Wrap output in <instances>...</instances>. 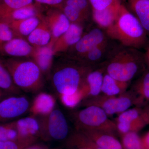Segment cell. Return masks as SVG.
I'll return each mask as SVG.
<instances>
[{"label": "cell", "instance_id": "cell-1", "mask_svg": "<svg viewBox=\"0 0 149 149\" xmlns=\"http://www.w3.org/2000/svg\"><path fill=\"white\" fill-rule=\"evenodd\" d=\"M146 63L145 55L139 49L117 43L105 62V72L122 82L130 83L141 72Z\"/></svg>", "mask_w": 149, "mask_h": 149}, {"label": "cell", "instance_id": "cell-2", "mask_svg": "<svg viewBox=\"0 0 149 149\" xmlns=\"http://www.w3.org/2000/svg\"><path fill=\"white\" fill-rule=\"evenodd\" d=\"M105 31L109 38L124 47L139 50L149 43V37L139 20L122 3L116 20Z\"/></svg>", "mask_w": 149, "mask_h": 149}, {"label": "cell", "instance_id": "cell-3", "mask_svg": "<svg viewBox=\"0 0 149 149\" xmlns=\"http://www.w3.org/2000/svg\"><path fill=\"white\" fill-rule=\"evenodd\" d=\"M95 68L65 56L51 74L54 90L59 97L75 93L81 88L88 73Z\"/></svg>", "mask_w": 149, "mask_h": 149}, {"label": "cell", "instance_id": "cell-4", "mask_svg": "<svg viewBox=\"0 0 149 149\" xmlns=\"http://www.w3.org/2000/svg\"><path fill=\"white\" fill-rule=\"evenodd\" d=\"M4 61L14 83L20 91L37 94L42 90L44 75L33 60L9 58Z\"/></svg>", "mask_w": 149, "mask_h": 149}, {"label": "cell", "instance_id": "cell-5", "mask_svg": "<svg viewBox=\"0 0 149 149\" xmlns=\"http://www.w3.org/2000/svg\"><path fill=\"white\" fill-rule=\"evenodd\" d=\"M73 114L76 130H92L114 135L117 132L116 122L110 120L105 112L95 106H88Z\"/></svg>", "mask_w": 149, "mask_h": 149}, {"label": "cell", "instance_id": "cell-6", "mask_svg": "<svg viewBox=\"0 0 149 149\" xmlns=\"http://www.w3.org/2000/svg\"><path fill=\"white\" fill-rule=\"evenodd\" d=\"M83 103L85 107L92 105L99 107L108 116H111L119 114L129 109L133 105H136V99L130 90L118 96H109L100 94L84 100Z\"/></svg>", "mask_w": 149, "mask_h": 149}, {"label": "cell", "instance_id": "cell-7", "mask_svg": "<svg viewBox=\"0 0 149 149\" xmlns=\"http://www.w3.org/2000/svg\"><path fill=\"white\" fill-rule=\"evenodd\" d=\"M39 118L40 136L56 141L66 139L69 134V126L66 117L58 109H55L51 113Z\"/></svg>", "mask_w": 149, "mask_h": 149}, {"label": "cell", "instance_id": "cell-8", "mask_svg": "<svg viewBox=\"0 0 149 149\" xmlns=\"http://www.w3.org/2000/svg\"><path fill=\"white\" fill-rule=\"evenodd\" d=\"M109 39L105 31L98 27L84 32L79 41L65 53L66 57L76 60Z\"/></svg>", "mask_w": 149, "mask_h": 149}, {"label": "cell", "instance_id": "cell-9", "mask_svg": "<svg viewBox=\"0 0 149 149\" xmlns=\"http://www.w3.org/2000/svg\"><path fill=\"white\" fill-rule=\"evenodd\" d=\"M31 103L26 97L10 95L0 101V124L18 119L29 111Z\"/></svg>", "mask_w": 149, "mask_h": 149}, {"label": "cell", "instance_id": "cell-10", "mask_svg": "<svg viewBox=\"0 0 149 149\" xmlns=\"http://www.w3.org/2000/svg\"><path fill=\"white\" fill-rule=\"evenodd\" d=\"M59 9L71 23L84 24L92 18V8L89 0H65Z\"/></svg>", "mask_w": 149, "mask_h": 149}, {"label": "cell", "instance_id": "cell-11", "mask_svg": "<svg viewBox=\"0 0 149 149\" xmlns=\"http://www.w3.org/2000/svg\"><path fill=\"white\" fill-rule=\"evenodd\" d=\"M43 18L47 24L52 34L49 45L53 47L59 37L67 31L71 22L59 8H50L44 12Z\"/></svg>", "mask_w": 149, "mask_h": 149}, {"label": "cell", "instance_id": "cell-12", "mask_svg": "<svg viewBox=\"0 0 149 149\" xmlns=\"http://www.w3.org/2000/svg\"><path fill=\"white\" fill-rule=\"evenodd\" d=\"M117 42L109 38L75 60L88 66L95 68L105 62Z\"/></svg>", "mask_w": 149, "mask_h": 149}, {"label": "cell", "instance_id": "cell-13", "mask_svg": "<svg viewBox=\"0 0 149 149\" xmlns=\"http://www.w3.org/2000/svg\"><path fill=\"white\" fill-rule=\"evenodd\" d=\"M34 48L25 39L16 37L6 42H0V55L18 58L31 57Z\"/></svg>", "mask_w": 149, "mask_h": 149}, {"label": "cell", "instance_id": "cell-14", "mask_svg": "<svg viewBox=\"0 0 149 149\" xmlns=\"http://www.w3.org/2000/svg\"><path fill=\"white\" fill-rule=\"evenodd\" d=\"M84 32V25L71 23L66 32L60 36L53 47L54 55L65 53L79 41Z\"/></svg>", "mask_w": 149, "mask_h": 149}, {"label": "cell", "instance_id": "cell-15", "mask_svg": "<svg viewBox=\"0 0 149 149\" xmlns=\"http://www.w3.org/2000/svg\"><path fill=\"white\" fill-rule=\"evenodd\" d=\"M105 72L104 65L103 63L88 73L80 88L84 95V100L95 97L101 93Z\"/></svg>", "mask_w": 149, "mask_h": 149}, {"label": "cell", "instance_id": "cell-16", "mask_svg": "<svg viewBox=\"0 0 149 149\" xmlns=\"http://www.w3.org/2000/svg\"><path fill=\"white\" fill-rule=\"evenodd\" d=\"M43 6L35 3L33 4L0 13V22L10 24L33 17L41 16L44 13Z\"/></svg>", "mask_w": 149, "mask_h": 149}, {"label": "cell", "instance_id": "cell-17", "mask_svg": "<svg viewBox=\"0 0 149 149\" xmlns=\"http://www.w3.org/2000/svg\"><path fill=\"white\" fill-rule=\"evenodd\" d=\"M56 105V99L52 95L41 91L31 103L29 111L33 116L44 117L51 113Z\"/></svg>", "mask_w": 149, "mask_h": 149}, {"label": "cell", "instance_id": "cell-18", "mask_svg": "<svg viewBox=\"0 0 149 149\" xmlns=\"http://www.w3.org/2000/svg\"><path fill=\"white\" fill-rule=\"evenodd\" d=\"M121 4L120 1L102 10H92V19L97 26L105 31L116 20Z\"/></svg>", "mask_w": 149, "mask_h": 149}, {"label": "cell", "instance_id": "cell-19", "mask_svg": "<svg viewBox=\"0 0 149 149\" xmlns=\"http://www.w3.org/2000/svg\"><path fill=\"white\" fill-rule=\"evenodd\" d=\"M84 134L104 149H123L122 144L114 135L97 130H76Z\"/></svg>", "mask_w": 149, "mask_h": 149}, {"label": "cell", "instance_id": "cell-20", "mask_svg": "<svg viewBox=\"0 0 149 149\" xmlns=\"http://www.w3.org/2000/svg\"><path fill=\"white\" fill-rule=\"evenodd\" d=\"M124 1V5L136 17L149 37V0Z\"/></svg>", "mask_w": 149, "mask_h": 149}, {"label": "cell", "instance_id": "cell-21", "mask_svg": "<svg viewBox=\"0 0 149 149\" xmlns=\"http://www.w3.org/2000/svg\"><path fill=\"white\" fill-rule=\"evenodd\" d=\"M54 54L53 47L48 45L34 48L31 57L39 67L44 75L50 73L52 68Z\"/></svg>", "mask_w": 149, "mask_h": 149}, {"label": "cell", "instance_id": "cell-22", "mask_svg": "<svg viewBox=\"0 0 149 149\" xmlns=\"http://www.w3.org/2000/svg\"><path fill=\"white\" fill-rule=\"evenodd\" d=\"M25 40L34 47H45L50 44L52 34L47 24L43 19V16L40 24Z\"/></svg>", "mask_w": 149, "mask_h": 149}, {"label": "cell", "instance_id": "cell-23", "mask_svg": "<svg viewBox=\"0 0 149 149\" xmlns=\"http://www.w3.org/2000/svg\"><path fill=\"white\" fill-rule=\"evenodd\" d=\"M41 16L33 17L11 22L8 24L17 37L26 39L38 26L42 20Z\"/></svg>", "mask_w": 149, "mask_h": 149}, {"label": "cell", "instance_id": "cell-24", "mask_svg": "<svg viewBox=\"0 0 149 149\" xmlns=\"http://www.w3.org/2000/svg\"><path fill=\"white\" fill-rule=\"evenodd\" d=\"M130 91L136 99V105L149 101V71L145 70L132 85Z\"/></svg>", "mask_w": 149, "mask_h": 149}, {"label": "cell", "instance_id": "cell-25", "mask_svg": "<svg viewBox=\"0 0 149 149\" xmlns=\"http://www.w3.org/2000/svg\"><path fill=\"white\" fill-rule=\"evenodd\" d=\"M130 83L116 80L105 72L101 93L107 96L119 95L127 91Z\"/></svg>", "mask_w": 149, "mask_h": 149}, {"label": "cell", "instance_id": "cell-26", "mask_svg": "<svg viewBox=\"0 0 149 149\" xmlns=\"http://www.w3.org/2000/svg\"><path fill=\"white\" fill-rule=\"evenodd\" d=\"M0 89L9 95H19L22 91L15 85L4 61L0 57Z\"/></svg>", "mask_w": 149, "mask_h": 149}, {"label": "cell", "instance_id": "cell-27", "mask_svg": "<svg viewBox=\"0 0 149 149\" xmlns=\"http://www.w3.org/2000/svg\"><path fill=\"white\" fill-rule=\"evenodd\" d=\"M68 145L77 149H104L97 145L83 133L76 130L70 137Z\"/></svg>", "mask_w": 149, "mask_h": 149}, {"label": "cell", "instance_id": "cell-28", "mask_svg": "<svg viewBox=\"0 0 149 149\" xmlns=\"http://www.w3.org/2000/svg\"><path fill=\"white\" fill-rule=\"evenodd\" d=\"M143 123L144 120L141 109L136 107L129 109L118 114L116 123Z\"/></svg>", "mask_w": 149, "mask_h": 149}, {"label": "cell", "instance_id": "cell-29", "mask_svg": "<svg viewBox=\"0 0 149 149\" xmlns=\"http://www.w3.org/2000/svg\"><path fill=\"white\" fill-rule=\"evenodd\" d=\"M0 141H20L13 120L0 124Z\"/></svg>", "mask_w": 149, "mask_h": 149}, {"label": "cell", "instance_id": "cell-30", "mask_svg": "<svg viewBox=\"0 0 149 149\" xmlns=\"http://www.w3.org/2000/svg\"><path fill=\"white\" fill-rule=\"evenodd\" d=\"M123 149H146L137 133L132 132L121 136Z\"/></svg>", "mask_w": 149, "mask_h": 149}, {"label": "cell", "instance_id": "cell-31", "mask_svg": "<svg viewBox=\"0 0 149 149\" xmlns=\"http://www.w3.org/2000/svg\"><path fill=\"white\" fill-rule=\"evenodd\" d=\"M35 3L34 0H0V13L22 8Z\"/></svg>", "mask_w": 149, "mask_h": 149}, {"label": "cell", "instance_id": "cell-32", "mask_svg": "<svg viewBox=\"0 0 149 149\" xmlns=\"http://www.w3.org/2000/svg\"><path fill=\"white\" fill-rule=\"evenodd\" d=\"M62 103L70 108H73L77 106L84 100V95L81 89L73 94L60 96Z\"/></svg>", "mask_w": 149, "mask_h": 149}, {"label": "cell", "instance_id": "cell-33", "mask_svg": "<svg viewBox=\"0 0 149 149\" xmlns=\"http://www.w3.org/2000/svg\"><path fill=\"white\" fill-rule=\"evenodd\" d=\"M117 132L121 136L127 133H137L146 124L143 123H116Z\"/></svg>", "mask_w": 149, "mask_h": 149}, {"label": "cell", "instance_id": "cell-34", "mask_svg": "<svg viewBox=\"0 0 149 149\" xmlns=\"http://www.w3.org/2000/svg\"><path fill=\"white\" fill-rule=\"evenodd\" d=\"M17 37L8 24L0 22V42H6Z\"/></svg>", "mask_w": 149, "mask_h": 149}, {"label": "cell", "instance_id": "cell-35", "mask_svg": "<svg viewBox=\"0 0 149 149\" xmlns=\"http://www.w3.org/2000/svg\"><path fill=\"white\" fill-rule=\"evenodd\" d=\"M32 144L20 141H0V149H24Z\"/></svg>", "mask_w": 149, "mask_h": 149}, {"label": "cell", "instance_id": "cell-36", "mask_svg": "<svg viewBox=\"0 0 149 149\" xmlns=\"http://www.w3.org/2000/svg\"><path fill=\"white\" fill-rule=\"evenodd\" d=\"M92 10H100L110 6L120 0H89Z\"/></svg>", "mask_w": 149, "mask_h": 149}, {"label": "cell", "instance_id": "cell-37", "mask_svg": "<svg viewBox=\"0 0 149 149\" xmlns=\"http://www.w3.org/2000/svg\"><path fill=\"white\" fill-rule=\"evenodd\" d=\"M35 3L50 8H60L65 0H34Z\"/></svg>", "mask_w": 149, "mask_h": 149}, {"label": "cell", "instance_id": "cell-38", "mask_svg": "<svg viewBox=\"0 0 149 149\" xmlns=\"http://www.w3.org/2000/svg\"><path fill=\"white\" fill-rule=\"evenodd\" d=\"M142 114L147 124H149V104L142 109Z\"/></svg>", "mask_w": 149, "mask_h": 149}, {"label": "cell", "instance_id": "cell-39", "mask_svg": "<svg viewBox=\"0 0 149 149\" xmlns=\"http://www.w3.org/2000/svg\"><path fill=\"white\" fill-rule=\"evenodd\" d=\"M141 138L146 148L149 149V131Z\"/></svg>", "mask_w": 149, "mask_h": 149}, {"label": "cell", "instance_id": "cell-40", "mask_svg": "<svg viewBox=\"0 0 149 149\" xmlns=\"http://www.w3.org/2000/svg\"><path fill=\"white\" fill-rule=\"evenodd\" d=\"M24 149H45L43 147L38 145H30Z\"/></svg>", "mask_w": 149, "mask_h": 149}, {"label": "cell", "instance_id": "cell-41", "mask_svg": "<svg viewBox=\"0 0 149 149\" xmlns=\"http://www.w3.org/2000/svg\"><path fill=\"white\" fill-rule=\"evenodd\" d=\"M145 60H146V63H147L149 66V45L147 49L146 54L145 55Z\"/></svg>", "mask_w": 149, "mask_h": 149}, {"label": "cell", "instance_id": "cell-42", "mask_svg": "<svg viewBox=\"0 0 149 149\" xmlns=\"http://www.w3.org/2000/svg\"><path fill=\"white\" fill-rule=\"evenodd\" d=\"M8 96H10L9 95L0 89V101Z\"/></svg>", "mask_w": 149, "mask_h": 149}, {"label": "cell", "instance_id": "cell-43", "mask_svg": "<svg viewBox=\"0 0 149 149\" xmlns=\"http://www.w3.org/2000/svg\"><path fill=\"white\" fill-rule=\"evenodd\" d=\"M83 149V148H80V149Z\"/></svg>", "mask_w": 149, "mask_h": 149}]
</instances>
